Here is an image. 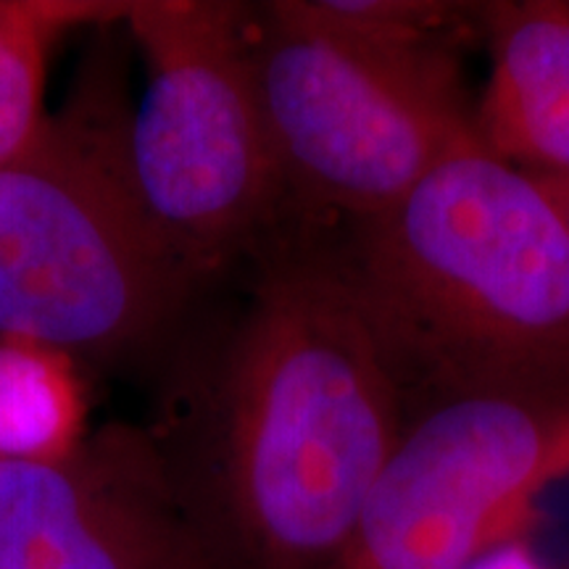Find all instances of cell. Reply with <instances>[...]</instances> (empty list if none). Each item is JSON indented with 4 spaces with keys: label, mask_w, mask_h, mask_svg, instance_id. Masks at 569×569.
I'll return each instance as SVG.
<instances>
[{
    "label": "cell",
    "mask_w": 569,
    "mask_h": 569,
    "mask_svg": "<svg viewBox=\"0 0 569 569\" xmlns=\"http://www.w3.org/2000/svg\"><path fill=\"white\" fill-rule=\"evenodd\" d=\"M151 436L219 569H336L407 409L338 246L282 227Z\"/></svg>",
    "instance_id": "6da1fadb"
},
{
    "label": "cell",
    "mask_w": 569,
    "mask_h": 569,
    "mask_svg": "<svg viewBox=\"0 0 569 569\" xmlns=\"http://www.w3.org/2000/svg\"><path fill=\"white\" fill-rule=\"evenodd\" d=\"M336 246L407 390L569 382V227L480 138Z\"/></svg>",
    "instance_id": "7a4b0ae2"
},
{
    "label": "cell",
    "mask_w": 569,
    "mask_h": 569,
    "mask_svg": "<svg viewBox=\"0 0 569 569\" xmlns=\"http://www.w3.org/2000/svg\"><path fill=\"white\" fill-rule=\"evenodd\" d=\"M538 180L549 190V196L553 198V203H557V209L569 227V177H538Z\"/></svg>",
    "instance_id": "7c38bea8"
},
{
    "label": "cell",
    "mask_w": 569,
    "mask_h": 569,
    "mask_svg": "<svg viewBox=\"0 0 569 569\" xmlns=\"http://www.w3.org/2000/svg\"><path fill=\"white\" fill-rule=\"evenodd\" d=\"M243 19V6L217 0H130L122 19L146 61V90L127 119L134 188L206 284L288 219Z\"/></svg>",
    "instance_id": "5b68a950"
},
{
    "label": "cell",
    "mask_w": 569,
    "mask_h": 569,
    "mask_svg": "<svg viewBox=\"0 0 569 569\" xmlns=\"http://www.w3.org/2000/svg\"><path fill=\"white\" fill-rule=\"evenodd\" d=\"M490 80L478 134L498 159L569 177V9L551 0L482 9Z\"/></svg>",
    "instance_id": "ba28073f"
},
{
    "label": "cell",
    "mask_w": 569,
    "mask_h": 569,
    "mask_svg": "<svg viewBox=\"0 0 569 569\" xmlns=\"http://www.w3.org/2000/svg\"><path fill=\"white\" fill-rule=\"evenodd\" d=\"M243 27L284 224H365L480 138L448 46H369L319 27L296 0L246 9Z\"/></svg>",
    "instance_id": "277c9868"
},
{
    "label": "cell",
    "mask_w": 569,
    "mask_h": 569,
    "mask_svg": "<svg viewBox=\"0 0 569 569\" xmlns=\"http://www.w3.org/2000/svg\"><path fill=\"white\" fill-rule=\"evenodd\" d=\"M127 119L117 84L98 77L0 167V338L80 367L151 359L182 338L209 284L140 201Z\"/></svg>",
    "instance_id": "3957f363"
},
{
    "label": "cell",
    "mask_w": 569,
    "mask_h": 569,
    "mask_svg": "<svg viewBox=\"0 0 569 569\" xmlns=\"http://www.w3.org/2000/svg\"><path fill=\"white\" fill-rule=\"evenodd\" d=\"M188 543L151 430L113 422L61 461L0 465V569H174Z\"/></svg>",
    "instance_id": "52a82bcc"
},
{
    "label": "cell",
    "mask_w": 569,
    "mask_h": 569,
    "mask_svg": "<svg viewBox=\"0 0 569 569\" xmlns=\"http://www.w3.org/2000/svg\"><path fill=\"white\" fill-rule=\"evenodd\" d=\"M569 475V382L407 390L386 467L336 569H461L522 536Z\"/></svg>",
    "instance_id": "8992f818"
},
{
    "label": "cell",
    "mask_w": 569,
    "mask_h": 569,
    "mask_svg": "<svg viewBox=\"0 0 569 569\" xmlns=\"http://www.w3.org/2000/svg\"><path fill=\"white\" fill-rule=\"evenodd\" d=\"M130 0H0V167L48 124L42 92L53 42L84 24L122 21Z\"/></svg>",
    "instance_id": "30bf717a"
},
{
    "label": "cell",
    "mask_w": 569,
    "mask_h": 569,
    "mask_svg": "<svg viewBox=\"0 0 569 569\" xmlns=\"http://www.w3.org/2000/svg\"><path fill=\"white\" fill-rule=\"evenodd\" d=\"M80 365L53 348L0 338V465L71 457L90 436Z\"/></svg>",
    "instance_id": "9c48e42d"
},
{
    "label": "cell",
    "mask_w": 569,
    "mask_h": 569,
    "mask_svg": "<svg viewBox=\"0 0 569 569\" xmlns=\"http://www.w3.org/2000/svg\"><path fill=\"white\" fill-rule=\"evenodd\" d=\"M174 569H219L217 565H213V561L206 557V553L198 549L196 546V540L190 538V543H188V549L182 551V557H180V561H177V567Z\"/></svg>",
    "instance_id": "4fadbf2b"
},
{
    "label": "cell",
    "mask_w": 569,
    "mask_h": 569,
    "mask_svg": "<svg viewBox=\"0 0 569 569\" xmlns=\"http://www.w3.org/2000/svg\"><path fill=\"white\" fill-rule=\"evenodd\" d=\"M461 569H553L549 561H543L536 553V549L522 536L503 540V543L493 546V549L480 553Z\"/></svg>",
    "instance_id": "8fae6325"
}]
</instances>
